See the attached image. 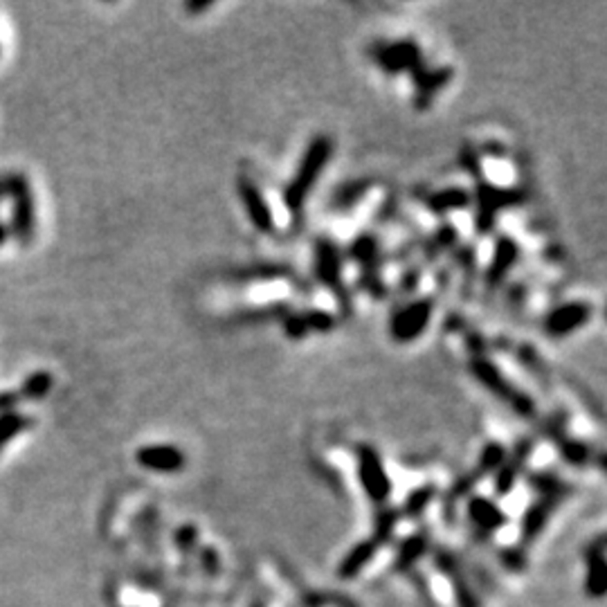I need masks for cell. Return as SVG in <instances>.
<instances>
[{"label":"cell","instance_id":"cell-20","mask_svg":"<svg viewBox=\"0 0 607 607\" xmlns=\"http://www.w3.org/2000/svg\"><path fill=\"white\" fill-rule=\"evenodd\" d=\"M468 515H471L472 525L481 533H493V531L502 529L506 525V515L502 513L500 506H495L491 500H486V497H471V502H468Z\"/></svg>","mask_w":607,"mask_h":607},{"label":"cell","instance_id":"cell-2","mask_svg":"<svg viewBox=\"0 0 607 607\" xmlns=\"http://www.w3.org/2000/svg\"><path fill=\"white\" fill-rule=\"evenodd\" d=\"M7 175V198L12 200L10 237L20 245H29L36 234V203L35 191L29 187L27 175L20 171H5Z\"/></svg>","mask_w":607,"mask_h":607},{"label":"cell","instance_id":"cell-1","mask_svg":"<svg viewBox=\"0 0 607 607\" xmlns=\"http://www.w3.org/2000/svg\"><path fill=\"white\" fill-rule=\"evenodd\" d=\"M331 153H333V140L329 136H315L311 140V144L307 146V151H304V156L300 160V167H297L291 183L284 190V205H286L291 214H300L301 209H304L317 178H320L322 171L329 165Z\"/></svg>","mask_w":607,"mask_h":607},{"label":"cell","instance_id":"cell-17","mask_svg":"<svg viewBox=\"0 0 607 607\" xmlns=\"http://www.w3.org/2000/svg\"><path fill=\"white\" fill-rule=\"evenodd\" d=\"M452 79V68H434V70H416L414 73V86H416V95H414V104L418 111H425L434 97L441 93V88H446Z\"/></svg>","mask_w":607,"mask_h":607},{"label":"cell","instance_id":"cell-28","mask_svg":"<svg viewBox=\"0 0 607 607\" xmlns=\"http://www.w3.org/2000/svg\"><path fill=\"white\" fill-rule=\"evenodd\" d=\"M364 190H367V185H349L345 187V190L340 191V196L336 198V205L338 207H351V205L355 203V200H360V196L364 194Z\"/></svg>","mask_w":607,"mask_h":607},{"label":"cell","instance_id":"cell-12","mask_svg":"<svg viewBox=\"0 0 607 607\" xmlns=\"http://www.w3.org/2000/svg\"><path fill=\"white\" fill-rule=\"evenodd\" d=\"M136 462L140 463L144 471L158 472V475H175L185 468L187 457L183 450L169 443H151V446H142L136 452Z\"/></svg>","mask_w":607,"mask_h":607},{"label":"cell","instance_id":"cell-24","mask_svg":"<svg viewBox=\"0 0 607 607\" xmlns=\"http://www.w3.org/2000/svg\"><path fill=\"white\" fill-rule=\"evenodd\" d=\"M437 564L452 579V585H455V592H457L459 607H477L475 596H472L471 589H468V585H466V580H463V576H459V572H457V567H455V560H452V556L450 554H439L437 556Z\"/></svg>","mask_w":607,"mask_h":607},{"label":"cell","instance_id":"cell-18","mask_svg":"<svg viewBox=\"0 0 607 607\" xmlns=\"http://www.w3.org/2000/svg\"><path fill=\"white\" fill-rule=\"evenodd\" d=\"M380 547H383V542H380V540L376 538L374 533H371L370 538H364L360 544H355L354 549H351L349 554L345 556V560L340 563V567H338L340 579H345V580L355 579V576H358V573L362 572V569L376 558V554L380 551Z\"/></svg>","mask_w":607,"mask_h":607},{"label":"cell","instance_id":"cell-7","mask_svg":"<svg viewBox=\"0 0 607 607\" xmlns=\"http://www.w3.org/2000/svg\"><path fill=\"white\" fill-rule=\"evenodd\" d=\"M434 313V301L430 297L412 301L401 311L393 313L392 322H389V336L401 345L414 342L418 336H423V331L430 326Z\"/></svg>","mask_w":607,"mask_h":607},{"label":"cell","instance_id":"cell-32","mask_svg":"<svg viewBox=\"0 0 607 607\" xmlns=\"http://www.w3.org/2000/svg\"><path fill=\"white\" fill-rule=\"evenodd\" d=\"M7 198V175L0 174V200Z\"/></svg>","mask_w":607,"mask_h":607},{"label":"cell","instance_id":"cell-23","mask_svg":"<svg viewBox=\"0 0 607 607\" xmlns=\"http://www.w3.org/2000/svg\"><path fill=\"white\" fill-rule=\"evenodd\" d=\"M35 425V418L27 416L23 412H5L0 414V452L12 439L19 437L20 432H25L27 428Z\"/></svg>","mask_w":607,"mask_h":607},{"label":"cell","instance_id":"cell-4","mask_svg":"<svg viewBox=\"0 0 607 607\" xmlns=\"http://www.w3.org/2000/svg\"><path fill=\"white\" fill-rule=\"evenodd\" d=\"M371 58L376 61L380 70L387 74H403L416 73L423 68V54L416 41L401 39V41H380L371 45Z\"/></svg>","mask_w":607,"mask_h":607},{"label":"cell","instance_id":"cell-25","mask_svg":"<svg viewBox=\"0 0 607 607\" xmlns=\"http://www.w3.org/2000/svg\"><path fill=\"white\" fill-rule=\"evenodd\" d=\"M428 535L425 533H414L405 540L403 544L399 547V554H396V567L399 569H408L416 563L418 558L425 556L428 551Z\"/></svg>","mask_w":607,"mask_h":607},{"label":"cell","instance_id":"cell-26","mask_svg":"<svg viewBox=\"0 0 607 607\" xmlns=\"http://www.w3.org/2000/svg\"><path fill=\"white\" fill-rule=\"evenodd\" d=\"M434 497H437V488H434V484L418 486L416 491L409 493L408 500H405L403 515H405V518H418V515H421L423 510H425L430 504H432Z\"/></svg>","mask_w":607,"mask_h":607},{"label":"cell","instance_id":"cell-6","mask_svg":"<svg viewBox=\"0 0 607 607\" xmlns=\"http://www.w3.org/2000/svg\"><path fill=\"white\" fill-rule=\"evenodd\" d=\"M358 477L362 491L367 493L374 504H385L392 493V479H389L385 463L374 446H358Z\"/></svg>","mask_w":607,"mask_h":607},{"label":"cell","instance_id":"cell-21","mask_svg":"<svg viewBox=\"0 0 607 607\" xmlns=\"http://www.w3.org/2000/svg\"><path fill=\"white\" fill-rule=\"evenodd\" d=\"M472 203V194L463 187H447V190L434 191L425 198V207L434 214H447V212H457V209L468 207Z\"/></svg>","mask_w":607,"mask_h":607},{"label":"cell","instance_id":"cell-13","mask_svg":"<svg viewBox=\"0 0 607 607\" xmlns=\"http://www.w3.org/2000/svg\"><path fill=\"white\" fill-rule=\"evenodd\" d=\"M315 275L329 291L336 295L345 292V282H342V261L340 253L329 238H317L315 241Z\"/></svg>","mask_w":607,"mask_h":607},{"label":"cell","instance_id":"cell-11","mask_svg":"<svg viewBox=\"0 0 607 607\" xmlns=\"http://www.w3.org/2000/svg\"><path fill=\"white\" fill-rule=\"evenodd\" d=\"M504 457H506V447L502 446V443H497V441L486 443L479 459H477L475 468L455 481V486H452V497L457 500V497L468 495V493H471L481 479H486L488 475H495V471L500 468V463L504 462Z\"/></svg>","mask_w":607,"mask_h":607},{"label":"cell","instance_id":"cell-29","mask_svg":"<svg viewBox=\"0 0 607 607\" xmlns=\"http://www.w3.org/2000/svg\"><path fill=\"white\" fill-rule=\"evenodd\" d=\"M19 403L20 399L16 392H0V414L16 412V405Z\"/></svg>","mask_w":607,"mask_h":607},{"label":"cell","instance_id":"cell-16","mask_svg":"<svg viewBox=\"0 0 607 607\" xmlns=\"http://www.w3.org/2000/svg\"><path fill=\"white\" fill-rule=\"evenodd\" d=\"M520 259V245L513 241L510 237H500L495 241V248H493L491 263H488V270H486V286L497 288L506 279L513 266Z\"/></svg>","mask_w":607,"mask_h":607},{"label":"cell","instance_id":"cell-10","mask_svg":"<svg viewBox=\"0 0 607 607\" xmlns=\"http://www.w3.org/2000/svg\"><path fill=\"white\" fill-rule=\"evenodd\" d=\"M237 191L253 228L261 234H270L275 230V216H272L270 205H268L266 196L259 190L257 183L253 178H238Z\"/></svg>","mask_w":607,"mask_h":607},{"label":"cell","instance_id":"cell-9","mask_svg":"<svg viewBox=\"0 0 607 607\" xmlns=\"http://www.w3.org/2000/svg\"><path fill=\"white\" fill-rule=\"evenodd\" d=\"M567 495L569 484H564V481H560V484L556 486V488H551V491L540 493L538 500L526 509L525 520H522V540H525V542H533V540L542 533L547 522H549V518L556 513L558 504Z\"/></svg>","mask_w":607,"mask_h":607},{"label":"cell","instance_id":"cell-15","mask_svg":"<svg viewBox=\"0 0 607 607\" xmlns=\"http://www.w3.org/2000/svg\"><path fill=\"white\" fill-rule=\"evenodd\" d=\"M531 452H533V439H522L518 446L513 447L510 455H506L504 462L495 471V493L497 495H509L513 491L515 481L525 471L526 462H529Z\"/></svg>","mask_w":607,"mask_h":607},{"label":"cell","instance_id":"cell-30","mask_svg":"<svg viewBox=\"0 0 607 607\" xmlns=\"http://www.w3.org/2000/svg\"><path fill=\"white\" fill-rule=\"evenodd\" d=\"M178 544H180V549L183 551H187V549H191L196 544V529L194 526H183V529L178 531Z\"/></svg>","mask_w":607,"mask_h":607},{"label":"cell","instance_id":"cell-8","mask_svg":"<svg viewBox=\"0 0 607 607\" xmlns=\"http://www.w3.org/2000/svg\"><path fill=\"white\" fill-rule=\"evenodd\" d=\"M592 315L594 308L588 301H567V304H560V307L551 308V311L547 313V317H544L542 322V329L544 333H547V338L558 340V338H567L572 336V333H576V331L583 329V326L592 320Z\"/></svg>","mask_w":607,"mask_h":607},{"label":"cell","instance_id":"cell-19","mask_svg":"<svg viewBox=\"0 0 607 607\" xmlns=\"http://www.w3.org/2000/svg\"><path fill=\"white\" fill-rule=\"evenodd\" d=\"M607 567H605V540L598 538L589 544L588 549V576H585V589L589 596L601 598L605 594Z\"/></svg>","mask_w":607,"mask_h":607},{"label":"cell","instance_id":"cell-31","mask_svg":"<svg viewBox=\"0 0 607 607\" xmlns=\"http://www.w3.org/2000/svg\"><path fill=\"white\" fill-rule=\"evenodd\" d=\"M212 7V3H187L185 10L191 12V14H200V12L209 10Z\"/></svg>","mask_w":607,"mask_h":607},{"label":"cell","instance_id":"cell-14","mask_svg":"<svg viewBox=\"0 0 607 607\" xmlns=\"http://www.w3.org/2000/svg\"><path fill=\"white\" fill-rule=\"evenodd\" d=\"M351 259L358 261L362 266V279L367 284L371 292L376 297H380L385 292L383 282H380V272H378V243H376L374 237L370 234H362V237L355 238L351 243Z\"/></svg>","mask_w":607,"mask_h":607},{"label":"cell","instance_id":"cell-27","mask_svg":"<svg viewBox=\"0 0 607 607\" xmlns=\"http://www.w3.org/2000/svg\"><path fill=\"white\" fill-rule=\"evenodd\" d=\"M301 322L307 326V331H320V333H326V331L333 329L336 320L333 315H329L326 311H307L301 313Z\"/></svg>","mask_w":607,"mask_h":607},{"label":"cell","instance_id":"cell-3","mask_svg":"<svg viewBox=\"0 0 607 607\" xmlns=\"http://www.w3.org/2000/svg\"><path fill=\"white\" fill-rule=\"evenodd\" d=\"M471 371L481 387L488 389V392H491L497 401H502V403L509 405V408L513 409L518 416H522V418L535 416L538 408H535L533 401H531L529 396L522 392V389L515 387V385L510 383V380L506 378V376L502 374L500 370H497L491 360L481 358V355L479 358H472Z\"/></svg>","mask_w":607,"mask_h":607},{"label":"cell","instance_id":"cell-22","mask_svg":"<svg viewBox=\"0 0 607 607\" xmlns=\"http://www.w3.org/2000/svg\"><path fill=\"white\" fill-rule=\"evenodd\" d=\"M52 385L54 376L50 371H32V374L25 376L16 393H19L20 401H43L50 393V389H52Z\"/></svg>","mask_w":607,"mask_h":607},{"label":"cell","instance_id":"cell-5","mask_svg":"<svg viewBox=\"0 0 607 607\" xmlns=\"http://www.w3.org/2000/svg\"><path fill=\"white\" fill-rule=\"evenodd\" d=\"M477 205V216H475V225L477 232L486 234L488 230L493 228L495 223V216L500 214L502 209L515 207L525 200L522 191L510 190V187H495L491 183H479L477 185L475 196H472Z\"/></svg>","mask_w":607,"mask_h":607}]
</instances>
